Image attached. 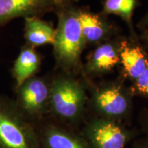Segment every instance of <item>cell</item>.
Instances as JSON below:
<instances>
[{
	"label": "cell",
	"instance_id": "cell-1",
	"mask_svg": "<svg viewBox=\"0 0 148 148\" xmlns=\"http://www.w3.org/2000/svg\"><path fill=\"white\" fill-rule=\"evenodd\" d=\"M88 102L86 86L78 79L60 75L50 82L49 114L56 121L77 128Z\"/></svg>",
	"mask_w": 148,
	"mask_h": 148
},
{
	"label": "cell",
	"instance_id": "cell-2",
	"mask_svg": "<svg viewBox=\"0 0 148 148\" xmlns=\"http://www.w3.org/2000/svg\"><path fill=\"white\" fill-rule=\"evenodd\" d=\"M56 10L58 20L53 45V53L57 64L65 71H71L79 66L86 42L77 8L69 5Z\"/></svg>",
	"mask_w": 148,
	"mask_h": 148
},
{
	"label": "cell",
	"instance_id": "cell-3",
	"mask_svg": "<svg viewBox=\"0 0 148 148\" xmlns=\"http://www.w3.org/2000/svg\"><path fill=\"white\" fill-rule=\"evenodd\" d=\"M0 148H40L35 125L14 101L0 96Z\"/></svg>",
	"mask_w": 148,
	"mask_h": 148
},
{
	"label": "cell",
	"instance_id": "cell-4",
	"mask_svg": "<svg viewBox=\"0 0 148 148\" xmlns=\"http://www.w3.org/2000/svg\"><path fill=\"white\" fill-rule=\"evenodd\" d=\"M133 93L121 82H106L92 86L88 102L96 116L122 123L132 110Z\"/></svg>",
	"mask_w": 148,
	"mask_h": 148
},
{
	"label": "cell",
	"instance_id": "cell-5",
	"mask_svg": "<svg viewBox=\"0 0 148 148\" xmlns=\"http://www.w3.org/2000/svg\"><path fill=\"white\" fill-rule=\"evenodd\" d=\"M79 131L91 148H126L136 136L123 123L96 116Z\"/></svg>",
	"mask_w": 148,
	"mask_h": 148
},
{
	"label": "cell",
	"instance_id": "cell-6",
	"mask_svg": "<svg viewBox=\"0 0 148 148\" xmlns=\"http://www.w3.org/2000/svg\"><path fill=\"white\" fill-rule=\"evenodd\" d=\"M14 101L20 112L34 125L38 123L49 112L50 82L34 76L16 89Z\"/></svg>",
	"mask_w": 148,
	"mask_h": 148
},
{
	"label": "cell",
	"instance_id": "cell-7",
	"mask_svg": "<svg viewBox=\"0 0 148 148\" xmlns=\"http://www.w3.org/2000/svg\"><path fill=\"white\" fill-rule=\"evenodd\" d=\"M35 126L40 148H91L80 131L54 119Z\"/></svg>",
	"mask_w": 148,
	"mask_h": 148
},
{
	"label": "cell",
	"instance_id": "cell-8",
	"mask_svg": "<svg viewBox=\"0 0 148 148\" xmlns=\"http://www.w3.org/2000/svg\"><path fill=\"white\" fill-rule=\"evenodd\" d=\"M53 10L54 0H0V25L15 18L39 16Z\"/></svg>",
	"mask_w": 148,
	"mask_h": 148
},
{
	"label": "cell",
	"instance_id": "cell-9",
	"mask_svg": "<svg viewBox=\"0 0 148 148\" xmlns=\"http://www.w3.org/2000/svg\"><path fill=\"white\" fill-rule=\"evenodd\" d=\"M120 45L114 42H103L94 49L87 58L86 71L99 75L112 70L120 62Z\"/></svg>",
	"mask_w": 148,
	"mask_h": 148
},
{
	"label": "cell",
	"instance_id": "cell-10",
	"mask_svg": "<svg viewBox=\"0 0 148 148\" xmlns=\"http://www.w3.org/2000/svg\"><path fill=\"white\" fill-rule=\"evenodd\" d=\"M77 14L86 44L100 43L112 34V27L99 14L83 9H77Z\"/></svg>",
	"mask_w": 148,
	"mask_h": 148
},
{
	"label": "cell",
	"instance_id": "cell-11",
	"mask_svg": "<svg viewBox=\"0 0 148 148\" xmlns=\"http://www.w3.org/2000/svg\"><path fill=\"white\" fill-rule=\"evenodd\" d=\"M40 64L41 57L35 48L27 45L22 48L12 70L16 89L27 79L34 76Z\"/></svg>",
	"mask_w": 148,
	"mask_h": 148
},
{
	"label": "cell",
	"instance_id": "cell-12",
	"mask_svg": "<svg viewBox=\"0 0 148 148\" xmlns=\"http://www.w3.org/2000/svg\"><path fill=\"white\" fill-rule=\"evenodd\" d=\"M25 19L24 36L27 45L32 47L53 45L56 29L49 22L39 16H28Z\"/></svg>",
	"mask_w": 148,
	"mask_h": 148
},
{
	"label": "cell",
	"instance_id": "cell-13",
	"mask_svg": "<svg viewBox=\"0 0 148 148\" xmlns=\"http://www.w3.org/2000/svg\"><path fill=\"white\" fill-rule=\"evenodd\" d=\"M120 62L129 78L134 81L144 73L148 66V60L143 49L138 46L120 43Z\"/></svg>",
	"mask_w": 148,
	"mask_h": 148
},
{
	"label": "cell",
	"instance_id": "cell-14",
	"mask_svg": "<svg viewBox=\"0 0 148 148\" xmlns=\"http://www.w3.org/2000/svg\"><path fill=\"white\" fill-rule=\"evenodd\" d=\"M136 5V0H105L103 12L121 16L130 24Z\"/></svg>",
	"mask_w": 148,
	"mask_h": 148
},
{
	"label": "cell",
	"instance_id": "cell-15",
	"mask_svg": "<svg viewBox=\"0 0 148 148\" xmlns=\"http://www.w3.org/2000/svg\"><path fill=\"white\" fill-rule=\"evenodd\" d=\"M131 90L134 95H138L148 98V66L144 73L134 81Z\"/></svg>",
	"mask_w": 148,
	"mask_h": 148
},
{
	"label": "cell",
	"instance_id": "cell-16",
	"mask_svg": "<svg viewBox=\"0 0 148 148\" xmlns=\"http://www.w3.org/2000/svg\"><path fill=\"white\" fill-rule=\"evenodd\" d=\"M140 126L142 130L146 134V136L148 137V110L144 111L140 116Z\"/></svg>",
	"mask_w": 148,
	"mask_h": 148
},
{
	"label": "cell",
	"instance_id": "cell-17",
	"mask_svg": "<svg viewBox=\"0 0 148 148\" xmlns=\"http://www.w3.org/2000/svg\"><path fill=\"white\" fill-rule=\"evenodd\" d=\"M132 148H148V137L140 138L137 140H135L133 143Z\"/></svg>",
	"mask_w": 148,
	"mask_h": 148
},
{
	"label": "cell",
	"instance_id": "cell-18",
	"mask_svg": "<svg viewBox=\"0 0 148 148\" xmlns=\"http://www.w3.org/2000/svg\"><path fill=\"white\" fill-rule=\"evenodd\" d=\"M77 1V0H54L56 10L57 8H62V7L71 5V3L73 2V1Z\"/></svg>",
	"mask_w": 148,
	"mask_h": 148
},
{
	"label": "cell",
	"instance_id": "cell-19",
	"mask_svg": "<svg viewBox=\"0 0 148 148\" xmlns=\"http://www.w3.org/2000/svg\"><path fill=\"white\" fill-rule=\"evenodd\" d=\"M146 21H147V23L148 24V16H147V19H146Z\"/></svg>",
	"mask_w": 148,
	"mask_h": 148
}]
</instances>
